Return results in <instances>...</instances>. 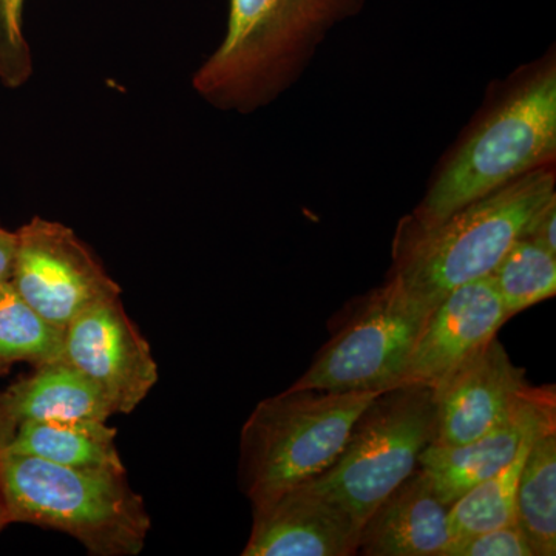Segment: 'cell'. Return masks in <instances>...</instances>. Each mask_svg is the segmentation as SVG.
<instances>
[{
	"label": "cell",
	"mask_w": 556,
	"mask_h": 556,
	"mask_svg": "<svg viewBox=\"0 0 556 556\" xmlns=\"http://www.w3.org/2000/svg\"><path fill=\"white\" fill-rule=\"evenodd\" d=\"M367 0H229L228 31L193 76L204 100L249 113L302 76L329 31Z\"/></svg>",
	"instance_id": "2"
},
{
	"label": "cell",
	"mask_w": 556,
	"mask_h": 556,
	"mask_svg": "<svg viewBox=\"0 0 556 556\" xmlns=\"http://www.w3.org/2000/svg\"><path fill=\"white\" fill-rule=\"evenodd\" d=\"M556 160L554 54L508 80L475 126L442 163L415 214L416 228L438 225L453 212Z\"/></svg>",
	"instance_id": "1"
},
{
	"label": "cell",
	"mask_w": 556,
	"mask_h": 556,
	"mask_svg": "<svg viewBox=\"0 0 556 556\" xmlns=\"http://www.w3.org/2000/svg\"><path fill=\"white\" fill-rule=\"evenodd\" d=\"M378 391L291 390L260 402L240 438V485L252 508L320 477Z\"/></svg>",
	"instance_id": "5"
},
{
	"label": "cell",
	"mask_w": 556,
	"mask_h": 556,
	"mask_svg": "<svg viewBox=\"0 0 556 556\" xmlns=\"http://www.w3.org/2000/svg\"><path fill=\"white\" fill-rule=\"evenodd\" d=\"M556 197L530 222L525 239L532 240L541 248L556 255Z\"/></svg>",
	"instance_id": "23"
},
{
	"label": "cell",
	"mask_w": 556,
	"mask_h": 556,
	"mask_svg": "<svg viewBox=\"0 0 556 556\" xmlns=\"http://www.w3.org/2000/svg\"><path fill=\"white\" fill-rule=\"evenodd\" d=\"M116 434L105 420H33L17 427L2 448L60 466L126 468L116 447Z\"/></svg>",
	"instance_id": "16"
},
{
	"label": "cell",
	"mask_w": 556,
	"mask_h": 556,
	"mask_svg": "<svg viewBox=\"0 0 556 556\" xmlns=\"http://www.w3.org/2000/svg\"><path fill=\"white\" fill-rule=\"evenodd\" d=\"M0 493L11 522L60 530L89 554H141L152 527L126 468L60 466L0 448Z\"/></svg>",
	"instance_id": "4"
},
{
	"label": "cell",
	"mask_w": 556,
	"mask_h": 556,
	"mask_svg": "<svg viewBox=\"0 0 556 556\" xmlns=\"http://www.w3.org/2000/svg\"><path fill=\"white\" fill-rule=\"evenodd\" d=\"M518 525L536 556L556 554V405L544 412L527 450L518 485Z\"/></svg>",
	"instance_id": "17"
},
{
	"label": "cell",
	"mask_w": 556,
	"mask_h": 556,
	"mask_svg": "<svg viewBox=\"0 0 556 556\" xmlns=\"http://www.w3.org/2000/svg\"><path fill=\"white\" fill-rule=\"evenodd\" d=\"M16 232L0 228V283L10 281L16 258Z\"/></svg>",
	"instance_id": "24"
},
{
	"label": "cell",
	"mask_w": 556,
	"mask_h": 556,
	"mask_svg": "<svg viewBox=\"0 0 556 556\" xmlns=\"http://www.w3.org/2000/svg\"><path fill=\"white\" fill-rule=\"evenodd\" d=\"M450 507L433 481L417 467L365 519L357 554L367 556H444L452 543Z\"/></svg>",
	"instance_id": "13"
},
{
	"label": "cell",
	"mask_w": 556,
	"mask_h": 556,
	"mask_svg": "<svg viewBox=\"0 0 556 556\" xmlns=\"http://www.w3.org/2000/svg\"><path fill=\"white\" fill-rule=\"evenodd\" d=\"M444 556H536L522 527L508 525L455 538Z\"/></svg>",
	"instance_id": "22"
},
{
	"label": "cell",
	"mask_w": 556,
	"mask_h": 556,
	"mask_svg": "<svg viewBox=\"0 0 556 556\" xmlns=\"http://www.w3.org/2000/svg\"><path fill=\"white\" fill-rule=\"evenodd\" d=\"M25 0H0V83L17 89L31 76L30 47L22 30Z\"/></svg>",
	"instance_id": "21"
},
{
	"label": "cell",
	"mask_w": 556,
	"mask_h": 556,
	"mask_svg": "<svg viewBox=\"0 0 556 556\" xmlns=\"http://www.w3.org/2000/svg\"><path fill=\"white\" fill-rule=\"evenodd\" d=\"M243 556H350L357 554L361 525L342 504L309 482L252 508Z\"/></svg>",
	"instance_id": "12"
},
{
	"label": "cell",
	"mask_w": 556,
	"mask_h": 556,
	"mask_svg": "<svg viewBox=\"0 0 556 556\" xmlns=\"http://www.w3.org/2000/svg\"><path fill=\"white\" fill-rule=\"evenodd\" d=\"M554 404V387L533 388L525 404L484 437L453 447L428 445L419 457V468L431 478L439 497L452 506L468 490L508 466L538 417Z\"/></svg>",
	"instance_id": "14"
},
{
	"label": "cell",
	"mask_w": 556,
	"mask_h": 556,
	"mask_svg": "<svg viewBox=\"0 0 556 556\" xmlns=\"http://www.w3.org/2000/svg\"><path fill=\"white\" fill-rule=\"evenodd\" d=\"M555 405H551V407H555ZM544 412L541 413V416L544 415ZM541 416L538 417V420L541 419ZM538 420L526 434L517 456L508 466L482 481L481 484L468 490L455 504H452L448 518L453 540L486 532L496 527L517 525L519 478H521L527 450L532 442Z\"/></svg>",
	"instance_id": "19"
},
{
	"label": "cell",
	"mask_w": 556,
	"mask_h": 556,
	"mask_svg": "<svg viewBox=\"0 0 556 556\" xmlns=\"http://www.w3.org/2000/svg\"><path fill=\"white\" fill-rule=\"evenodd\" d=\"M115 415L93 380L67 361L39 365L0 394V448L24 422L50 419L108 420Z\"/></svg>",
	"instance_id": "15"
},
{
	"label": "cell",
	"mask_w": 556,
	"mask_h": 556,
	"mask_svg": "<svg viewBox=\"0 0 556 556\" xmlns=\"http://www.w3.org/2000/svg\"><path fill=\"white\" fill-rule=\"evenodd\" d=\"M504 311L511 318L556 294V255L519 239L492 274Z\"/></svg>",
	"instance_id": "20"
},
{
	"label": "cell",
	"mask_w": 556,
	"mask_h": 556,
	"mask_svg": "<svg viewBox=\"0 0 556 556\" xmlns=\"http://www.w3.org/2000/svg\"><path fill=\"white\" fill-rule=\"evenodd\" d=\"M65 361L104 391L115 415H130L159 382L152 348L119 298L97 303L65 328Z\"/></svg>",
	"instance_id": "9"
},
{
	"label": "cell",
	"mask_w": 556,
	"mask_h": 556,
	"mask_svg": "<svg viewBox=\"0 0 556 556\" xmlns=\"http://www.w3.org/2000/svg\"><path fill=\"white\" fill-rule=\"evenodd\" d=\"M507 320L492 276L453 289L428 316L401 386L438 387L489 345Z\"/></svg>",
	"instance_id": "11"
},
{
	"label": "cell",
	"mask_w": 556,
	"mask_h": 556,
	"mask_svg": "<svg viewBox=\"0 0 556 556\" xmlns=\"http://www.w3.org/2000/svg\"><path fill=\"white\" fill-rule=\"evenodd\" d=\"M9 525H11V519L9 511H7L5 503H3L2 493H0V532Z\"/></svg>",
	"instance_id": "25"
},
{
	"label": "cell",
	"mask_w": 556,
	"mask_h": 556,
	"mask_svg": "<svg viewBox=\"0 0 556 556\" xmlns=\"http://www.w3.org/2000/svg\"><path fill=\"white\" fill-rule=\"evenodd\" d=\"M526 369L508 357L493 339L477 356L460 365L433 388L437 399V439L433 444L463 445L484 437L508 419L532 394Z\"/></svg>",
	"instance_id": "10"
},
{
	"label": "cell",
	"mask_w": 556,
	"mask_h": 556,
	"mask_svg": "<svg viewBox=\"0 0 556 556\" xmlns=\"http://www.w3.org/2000/svg\"><path fill=\"white\" fill-rule=\"evenodd\" d=\"M434 439L433 388L422 383L390 388L361 413L334 463L309 484L342 504L362 527L415 473L420 455Z\"/></svg>",
	"instance_id": "6"
},
{
	"label": "cell",
	"mask_w": 556,
	"mask_h": 556,
	"mask_svg": "<svg viewBox=\"0 0 556 556\" xmlns=\"http://www.w3.org/2000/svg\"><path fill=\"white\" fill-rule=\"evenodd\" d=\"M428 316L390 276L383 287L354 303L291 390L382 393L401 386Z\"/></svg>",
	"instance_id": "7"
},
{
	"label": "cell",
	"mask_w": 556,
	"mask_h": 556,
	"mask_svg": "<svg viewBox=\"0 0 556 556\" xmlns=\"http://www.w3.org/2000/svg\"><path fill=\"white\" fill-rule=\"evenodd\" d=\"M16 236L11 285L51 324L65 329L97 303L119 298V285L67 226L36 217Z\"/></svg>",
	"instance_id": "8"
},
{
	"label": "cell",
	"mask_w": 556,
	"mask_h": 556,
	"mask_svg": "<svg viewBox=\"0 0 556 556\" xmlns=\"http://www.w3.org/2000/svg\"><path fill=\"white\" fill-rule=\"evenodd\" d=\"M555 167H541L471 201L441 223L416 228L402 219L394 240L396 278L428 314L453 289L489 277L555 199Z\"/></svg>",
	"instance_id": "3"
},
{
	"label": "cell",
	"mask_w": 556,
	"mask_h": 556,
	"mask_svg": "<svg viewBox=\"0 0 556 556\" xmlns=\"http://www.w3.org/2000/svg\"><path fill=\"white\" fill-rule=\"evenodd\" d=\"M65 361V329L31 308L11 281L0 283V375L16 362Z\"/></svg>",
	"instance_id": "18"
}]
</instances>
